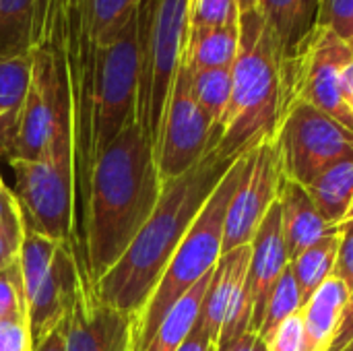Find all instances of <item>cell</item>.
<instances>
[{"instance_id": "39", "label": "cell", "mask_w": 353, "mask_h": 351, "mask_svg": "<svg viewBox=\"0 0 353 351\" xmlns=\"http://www.w3.org/2000/svg\"><path fill=\"white\" fill-rule=\"evenodd\" d=\"M21 211V205L14 197V192L4 184L2 176H0V223L6 221L8 217H12L14 213Z\"/></svg>"}, {"instance_id": "12", "label": "cell", "mask_w": 353, "mask_h": 351, "mask_svg": "<svg viewBox=\"0 0 353 351\" xmlns=\"http://www.w3.org/2000/svg\"><path fill=\"white\" fill-rule=\"evenodd\" d=\"M281 180V155L277 141L271 139L250 151L246 174L228 207L223 228V254L252 242L259 225L279 199Z\"/></svg>"}, {"instance_id": "18", "label": "cell", "mask_w": 353, "mask_h": 351, "mask_svg": "<svg viewBox=\"0 0 353 351\" xmlns=\"http://www.w3.org/2000/svg\"><path fill=\"white\" fill-rule=\"evenodd\" d=\"M350 290L347 285L331 275L304 304L302 308V319H304V329H306V351H329L343 312L350 302Z\"/></svg>"}, {"instance_id": "8", "label": "cell", "mask_w": 353, "mask_h": 351, "mask_svg": "<svg viewBox=\"0 0 353 351\" xmlns=\"http://www.w3.org/2000/svg\"><path fill=\"white\" fill-rule=\"evenodd\" d=\"M283 178L308 186L329 166L353 157V132L316 110L294 99L275 137Z\"/></svg>"}, {"instance_id": "37", "label": "cell", "mask_w": 353, "mask_h": 351, "mask_svg": "<svg viewBox=\"0 0 353 351\" xmlns=\"http://www.w3.org/2000/svg\"><path fill=\"white\" fill-rule=\"evenodd\" d=\"M353 339V292L350 294V302H347V308L343 312V319H341V325H339V331H337V337L331 345L329 351H341L350 341Z\"/></svg>"}, {"instance_id": "36", "label": "cell", "mask_w": 353, "mask_h": 351, "mask_svg": "<svg viewBox=\"0 0 353 351\" xmlns=\"http://www.w3.org/2000/svg\"><path fill=\"white\" fill-rule=\"evenodd\" d=\"M213 345H215V343L211 341V337H209V333L205 331V327H203V323H201V317H199L194 329L190 331V335L186 337V341H184L176 351H209Z\"/></svg>"}, {"instance_id": "2", "label": "cell", "mask_w": 353, "mask_h": 351, "mask_svg": "<svg viewBox=\"0 0 353 351\" xmlns=\"http://www.w3.org/2000/svg\"><path fill=\"white\" fill-rule=\"evenodd\" d=\"M234 161L211 151L192 170L161 184L151 217L118 263L93 288L103 304L132 319L143 312L182 238Z\"/></svg>"}, {"instance_id": "29", "label": "cell", "mask_w": 353, "mask_h": 351, "mask_svg": "<svg viewBox=\"0 0 353 351\" xmlns=\"http://www.w3.org/2000/svg\"><path fill=\"white\" fill-rule=\"evenodd\" d=\"M27 321L19 259L0 271V323Z\"/></svg>"}, {"instance_id": "41", "label": "cell", "mask_w": 353, "mask_h": 351, "mask_svg": "<svg viewBox=\"0 0 353 351\" xmlns=\"http://www.w3.org/2000/svg\"><path fill=\"white\" fill-rule=\"evenodd\" d=\"M236 4H238V8H240V14H246V12L259 10L261 0H236Z\"/></svg>"}, {"instance_id": "1", "label": "cell", "mask_w": 353, "mask_h": 351, "mask_svg": "<svg viewBox=\"0 0 353 351\" xmlns=\"http://www.w3.org/2000/svg\"><path fill=\"white\" fill-rule=\"evenodd\" d=\"M161 194L153 147L130 120L97 155L85 219L83 288L91 290L118 263L151 217Z\"/></svg>"}, {"instance_id": "7", "label": "cell", "mask_w": 353, "mask_h": 351, "mask_svg": "<svg viewBox=\"0 0 353 351\" xmlns=\"http://www.w3.org/2000/svg\"><path fill=\"white\" fill-rule=\"evenodd\" d=\"M19 265L27 327L35 350L70 314L83 281L72 248L31 230H25Z\"/></svg>"}, {"instance_id": "43", "label": "cell", "mask_w": 353, "mask_h": 351, "mask_svg": "<svg viewBox=\"0 0 353 351\" xmlns=\"http://www.w3.org/2000/svg\"><path fill=\"white\" fill-rule=\"evenodd\" d=\"M341 351H353V339L352 341H350V343H347V345H345V348H343V350Z\"/></svg>"}, {"instance_id": "15", "label": "cell", "mask_w": 353, "mask_h": 351, "mask_svg": "<svg viewBox=\"0 0 353 351\" xmlns=\"http://www.w3.org/2000/svg\"><path fill=\"white\" fill-rule=\"evenodd\" d=\"M288 267H290V257H288V248L283 240L281 209L277 201L269 209L267 217L263 219V223L259 225L250 242V265H248V277H246L248 304L252 310L250 333L259 335L265 302Z\"/></svg>"}, {"instance_id": "40", "label": "cell", "mask_w": 353, "mask_h": 351, "mask_svg": "<svg viewBox=\"0 0 353 351\" xmlns=\"http://www.w3.org/2000/svg\"><path fill=\"white\" fill-rule=\"evenodd\" d=\"M341 95L347 103V108L353 112V58L345 64L341 72Z\"/></svg>"}, {"instance_id": "34", "label": "cell", "mask_w": 353, "mask_h": 351, "mask_svg": "<svg viewBox=\"0 0 353 351\" xmlns=\"http://www.w3.org/2000/svg\"><path fill=\"white\" fill-rule=\"evenodd\" d=\"M333 275L339 277L347 285V290L353 292V230L339 232V250H337Z\"/></svg>"}, {"instance_id": "31", "label": "cell", "mask_w": 353, "mask_h": 351, "mask_svg": "<svg viewBox=\"0 0 353 351\" xmlns=\"http://www.w3.org/2000/svg\"><path fill=\"white\" fill-rule=\"evenodd\" d=\"M263 341L267 351H306V329H304L302 312L285 319Z\"/></svg>"}, {"instance_id": "13", "label": "cell", "mask_w": 353, "mask_h": 351, "mask_svg": "<svg viewBox=\"0 0 353 351\" xmlns=\"http://www.w3.org/2000/svg\"><path fill=\"white\" fill-rule=\"evenodd\" d=\"M248 265L250 244L221 254L213 269L201 308V323L213 343L250 331L252 310L246 292Z\"/></svg>"}, {"instance_id": "45", "label": "cell", "mask_w": 353, "mask_h": 351, "mask_svg": "<svg viewBox=\"0 0 353 351\" xmlns=\"http://www.w3.org/2000/svg\"><path fill=\"white\" fill-rule=\"evenodd\" d=\"M350 46H352V50H353V43H350Z\"/></svg>"}, {"instance_id": "21", "label": "cell", "mask_w": 353, "mask_h": 351, "mask_svg": "<svg viewBox=\"0 0 353 351\" xmlns=\"http://www.w3.org/2000/svg\"><path fill=\"white\" fill-rule=\"evenodd\" d=\"M304 188L323 217L337 228L353 203V157L329 166Z\"/></svg>"}, {"instance_id": "6", "label": "cell", "mask_w": 353, "mask_h": 351, "mask_svg": "<svg viewBox=\"0 0 353 351\" xmlns=\"http://www.w3.org/2000/svg\"><path fill=\"white\" fill-rule=\"evenodd\" d=\"M137 33L141 56L137 122L155 153L172 87L184 58L188 0H141Z\"/></svg>"}, {"instance_id": "11", "label": "cell", "mask_w": 353, "mask_h": 351, "mask_svg": "<svg viewBox=\"0 0 353 351\" xmlns=\"http://www.w3.org/2000/svg\"><path fill=\"white\" fill-rule=\"evenodd\" d=\"M211 139L213 124L192 97L190 70L182 58L155 151L159 182L165 184L192 170L211 153Z\"/></svg>"}, {"instance_id": "10", "label": "cell", "mask_w": 353, "mask_h": 351, "mask_svg": "<svg viewBox=\"0 0 353 351\" xmlns=\"http://www.w3.org/2000/svg\"><path fill=\"white\" fill-rule=\"evenodd\" d=\"M137 19L108 46L97 48V155L137 118L139 99Z\"/></svg>"}, {"instance_id": "17", "label": "cell", "mask_w": 353, "mask_h": 351, "mask_svg": "<svg viewBox=\"0 0 353 351\" xmlns=\"http://www.w3.org/2000/svg\"><path fill=\"white\" fill-rule=\"evenodd\" d=\"M323 0H261L259 12L269 23L285 66L319 27Z\"/></svg>"}, {"instance_id": "27", "label": "cell", "mask_w": 353, "mask_h": 351, "mask_svg": "<svg viewBox=\"0 0 353 351\" xmlns=\"http://www.w3.org/2000/svg\"><path fill=\"white\" fill-rule=\"evenodd\" d=\"M302 296H300V288L296 283V277L292 273V269L288 267L283 271V275L279 277V281L275 283V288L271 290L267 302H265V310H263V321L259 327V335L261 339L269 337L285 319L302 312Z\"/></svg>"}, {"instance_id": "19", "label": "cell", "mask_w": 353, "mask_h": 351, "mask_svg": "<svg viewBox=\"0 0 353 351\" xmlns=\"http://www.w3.org/2000/svg\"><path fill=\"white\" fill-rule=\"evenodd\" d=\"M31 83V54L0 58V157L10 159L19 116Z\"/></svg>"}, {"instance_id": "30", "label": "cell", "mask_w": 353, "mask_h": 351, "mask_svg": "<svg viewBox=\"0 0 353 351\" xmlns=\"http://www.w3.org/2000/svg\"><path fill=\"white\" fill-rule=\"evenodd\" d=\"M319 27L331 29L343 41L353 43V0H323Z\"/></svg>"}, {"instance_id": "44", "label": "cell", "mask_w": 353, "mask_h": 351, "mask_svg": "<svg viewBox=\"0 0 353 351\" xmlns=\"http://www.w3.org/2000/svg\"><path fill=\"white\" fill-rule=\"evenodd\" d=\"M209 351H215V345H213V348H211V350H209Z\"/></svg>"}, {"instance_id": "24", "label": "cell", "mask_w": 353, "mask_h": 351, "mask_svg": "<svg viewBox=\"0 0 353 351\" xmlns=\"http://www.w3.org/2000/svg\"><path fill=\"white\" fill-rule=\"evenodd\" d=\"M37 2L39 0H0V58L31 54Z\"/></svg>"}, {"instance_id": "28", "label": "cell", "mask_w": 353, "mask_h": 351, "mask_svg": "<svg viewBox=\"0 0 353 351\" xmlns=\"http://www.w3.org/2000/svg\"><path fill=\"white\" fill-rule=\"evenodd\" d=\"M236 0H188V29L240 25Z\"/></svg>"}, {"instance_id": "33", "label": "cell", "mask_w": 353, "mask_h": 351, "mask_svg": "<svg viewBox=\"0 0 353 351\" xmlns=\"http://www.w3.org/2000/svg\"><path fill=\"white\" fill-rule=\"evenodd\" d=\"M0 351H33L27 321L0 323Z\"/></svg>"}, {"instance_id": "20", "label": "cell", "mask_w": 353, "mask_h": 351, "mask_svg": "<svg viewBox=\"0 0 353 351\" xmlns=\"http://www.w3.org/2000/svg\"><path fill=\"white\" fill-rule=\"evenodd\" d=\"M240 48V25L188 29L184 62L190 70L232 68Z\"/></svg>"}, {"instance_id": "16", "label": "cell", "mask_w": 353, "mask_h": 351, "mask_svg": "<svg viewBox=\"0 0 353 351\" xmlns=\"http://www.w3.org/2000/svg\"><path fill=\"white\" fill-rule=\"evenodd\" d=\"M277 201L281 209V230L290 261H294L300 252L319 240L339 232L323 217L302 184L283 178Z\"/></svg>"}, {"instance_id": "3", "label": "cell", "mask_w": 353, "mask_h": 351, "mask_svg": "<svg viewBox=\"0 0 353 351\" xmlns=\"http://www.w3.org/2000/svg\"><path fill=\"white\" fill-rule=\"evenodd\" d=\"M290 103L285 62L269 23L259 10L242 14L232 97L213 130L211 151L221 159H238L275 139Z\"/></svg>"}, {"instance_id": "32", "label": "cell", "mask_w": 353, "mask_h": 351, "mask_svg": "<svg viewBox=\"0 0 353 351\" xmlns=\"http://www.w3.org/2000/svg\"><path fill=\"white\" fill-rule=\"evenodd\" d=\"M25 230L27 228H25L23 211L14 213L12 217L0 223V271L19 259Z\"/></svg>"}, {"instance_id": "26", "label": "cell", "mask_w": 353, "mask_h": 351, "mask_svg": "<svg viewBox=\"0 0 353 351\" xmlns=\"http://www.w3.org/2000/svg\"><path fill=\"white\" fill-rule=\"evenodd\" d=\"M190 91L194 101L207 114L215 130L232 97V68L190 70Z\"/></svg>"}, {"instance_id": "22", "label": "cell", "mask_w": 353, "mask_h": 351, "mask_svg": "<svg viewBox=\"0 0 353 351\" xmlns=\"http://www.w3.org/2000/svg\"><path fill=\"white\" fill-rule=\"evenodd\" d=\"M211 277H213V271L205 275L190 292H186L172 306V310L165 314V319L153 333L145 351H176L186 341V337L190 335V331L194 329L201 317V308H203Z\"/></svg>"}, {"instance_id": "38", "label": "cell", "mask_w": 353, "mask_h": 351, "mask_svg": "<svg viewBox=\"0 0 353 351\" xmlns=\"http://www.w3.org/2000/svg\"><path fill=\"white\" fill-rule=\"evenodd\" d=\"M66 327H68V317L33 351H66Z\"/></svg>"}, {"instance_id": "4", "label": "cell", "mask_w": 353, "mask_h": 351, "mask_svg": "<svg viewBox=\"0 0 353 351\" xmlns=\"http://www.w3.org/2000/svg\"><path fill=\"white\" fill-rule=\"evenodd\" d=\"M250 153L240 155L225 176L219 180L205 207L182 238L178 250L168 263L157 288L147 300L143 312L134 319L132 350L145 351L153 333L172 310V306L190 292L205 275H209L223 254V228L228 207L246 174Z\"/></svg>"}, {"instance_id": "9", "label": "cell", "mask_w": 353, "mask_h": 351, "mask_svg": "<svg viewBox=\"0 0 353 351\" xmlns=\"http://www.w3.org/2000/svg\"><path fill=\"white\" fill-rule=\"evenodd\" d=\"M353 58L352 46L325 27L308 37L285 66L290 95L325 112L353 132V112L341 95V72Z\"/></svg>"}, {"instance_id": "25", "label": "cell", "mask_w": 353, "mask_h": 351, "mask_svg": "<svg viewBox=\"0 0 353 351\" xmlns=\"http://www.w3.org/2000/svg\"><path fill=\"white\" fill-rule=\"evenodd\" d=\"M337 250H339V232L319 240L316 244L300 252L294 261H290V269L300 288L302 304H306L310 296L333 275Z\"/></svg>"}, {"instance_id": "5", "label": "cell", "mask_w": 353, "mask_h": 351, "mask_svg": "<svg viewBox=\"0 0 353 351\" xmlns=\"http://www.w3.org/2000/svg\"><path fill=\"white\" fill-rule=\"evenodd\" d=\"M14 172V197L25 228L72 248V126L70 95L62 99L50 143L33 161H8ZM74 252V248H72Z\"/></svg>"}, {"instance_id": "14", "label": "cell", "mask_w": 353, "mask_h": 351, "mask_svg": "<svg viewBox=\"0 0 353 351\" xmlns=\"http://www.w3.org/2000/svg\"><path fill=\"white\" fill-rule=\"evenodd\" d=\"M134 319L103 304L83 288L74 298L66 327V351H130Z\"/></svg>"}, {"instance_id": "42", "label": "cell", "mask_w": 353, "mask_h": 351, "mask_svg": "<svg viewBox=\"0 0 353 351\" xmlns=\"http://www.w3.org/2000/svg\"><path fill=\"white\" fill-rule=\"evenodd\" d=\"M337 230H339V232H341V230H353V203H352V207H350V211L345 213L343 221L337 225Z\"/></svg>"}, {"instance_id": "23", "label": "cell", "mask_w": 353, "mask_h": 351, "mask_svg": "<svg viewBox=\"0 0 353 351\" xmlns=\"http://www.w3.org/2000/svg\"><path fill=\"white\" fill-rule=\"evenodd\" d=\"M85 27L97 48L114 41L137 19L141 0H79Z\"/></svg>"}, {"instance_id": "35", "label": "cell", "mask_w": 353, "mask_h": 351, "mask_svg": "<svg viewBox=\"0 0 353 351\" xmlns=\"http://www.w3.org/2000/svg\"><path fill=\"white\" fill-rule=\"evenodd\" d=\"M215 351H267L265 341L256 333H242L232 339H223L215 343Z\"/></svg>"}]
</instances>
